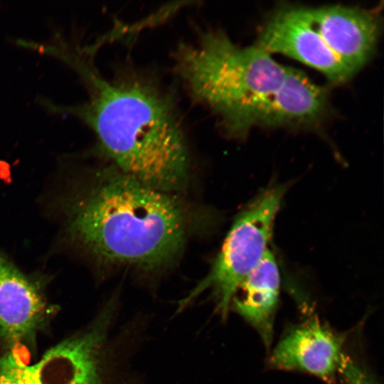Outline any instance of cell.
Instances as JSON below:
<instances>
[{"label": "cell", "instance_id": "6da1fadb", "mask_svg": "<svg viewBox=\"0 0 384 384\" xmlns=\"http://www.w3.org/2000/svg\"><path fill=\"white\" fill-rule=\"evenodd\" d=\"M53 55L78 73L89 97L75 106L46 102V107L85 122L94 132L100 149L121 172L164 191L174 193L183 188L189 154L169 96L137 74L105 78L85 50L67 43L56 47Z\"/></svg>", "mask_w": 384, "mask_h": 384}, {"label": "cell", "instance_id": "7a4b0ae2", "mask_svg": "<svg viewBox=\"0 0 384 384\" xmlns=\"http://www.w3.org/2000/svg\"><path fill=\"white\" fill-rule=\"evenodd\" d=\"M59 206L68 241L99 262L151 271L171 261L184 244L186 213L173 193L116 168L75 182Z\"/></svg>", "mask_w": 384, "mask_h": 384}, {"label": "cell", "instance_id": "3957f363", "mask_svg": "<svg viewBox=\"0 0 384 384\" xmlns=\"http://www.w3.org/2000/svg\"><path fill=\"white\" fill-rule=\"evenodd\" d=\"M176 69L191 96L215 114L230 137L245 136L255 110L282 84L288 68L261 48H241L220 31L179 46Z\"/></svg>", "mask_w": 384, "mask_h": 384}, {"label": "cell", "instance_id": "277c9868", "mask_svg": "<svg viewBox=\"0 0 384 384\" xmlns=\"http://www.w3.org/2000/svg\"><path fill=\"white\" fill-rule=\"evenodd\" d=\"M285 188L267 189L237 218L208 275L178 302L177 312L186 309L199 295L210 292L215 311L223 321L233 298L245 278L259 264L266 252L274 219Z\"/></svg>", "mask_w": 384, "mask_h": 384}, {"label": "cell", "instance_id": "5b68a950", "mask_svg": "<svg viewBox=\"0 0 384 384\" xmlns=\"http://www.w3.org/2000/svg\"><path fill=\"white\" fill-rule=\"evenodd\" d=\"M23 344L0 350V384H122L109 355L93 338L75 333L31 363Z\"/></svg>", "mask_w": 384, "mask_h": 384}, {"label": "cell", "instance_id": "8992f818", "mask_svg": "<svg viewBox=\"0 0 384 384\" xmlns=\"http://www.w3.org/2000/svg\"><path fill=\"white\" fill-rule=\"evenodd\" d=\"M256 46L269 53H279L297 59L334 82H345L353 76L326 46L305 7L286 6L277 10L262 28Z\"/></svg>", "mask_w": 384, "mask_h": 384}, {"label": "cell", "instance_id": "52a82bcc", "mask_svg": "<svg viewBox=\"0 0 384 384\" xmlns=\"http://www.w3.org/2000/svg\"><path fill=\"white\" fill-rule=\"evenodd\" d=\"M343 337L313 318L289 330L270 353L271 368L308 373L327 383L335 380L345 357Z\"/></svg>", "mask_w": 384, "mask_h": 384}, {"label": "cell", "instance_id": "ba28073f", "mask_svg": "<svg viewBox=\"0 0 384 384\" xmlns=\"http://www.w3.org/2000/svg\"><path fill=\"white\" fill-rule=\"evenodd\" d=\"M305 10L326 46L353 75L375 47L380 31L378 11L339 5Z\"/></svg>", "mask_w": 384, "mask_h": 384}, {"label": "cell", "instance_id": "9c48e42d", "mask_svg": "<svg viewBox=\"0 0 384 384\" xmlns=\"http://www.w3.org/2000/svg\"><path fill=\"white\" fill-rule=\"evenodd\" d=\"M326 92L302 72L288 68L285 78L254 112L251 128L265 127H310L327 112Z\"/></svg>", "mask_w": 384, "mask_h": 384}, {"label": "cell", "instance_id": "30bf717a", "mask_svg": "<svg viewBox=\"0 0 384 384\" xmlns=\"http://www.w3.org/2000/svg\"><path fill=\"white\" fill-rule=\"evenodd\" d=\"M280 292V275L269 250L238 287L231 307L258 334L267 349L271 348Z\"/></svg>", "mask_w": 384, "mask_h": 384}, {"label": "cell", "instance_id": "8fae6325", "mask_svg": "<svg viewBox=\"0 0 384 384\" xmlns=\"http://www.w3.org/2000/svg\"><path fill=\"white\" fill-rule=\"evenodd\" d=\"M340 373L344 384H379L366 370L346 356Z\"/></svg>", "mask_w": 384, "mask_h": 384}]
</instances>
